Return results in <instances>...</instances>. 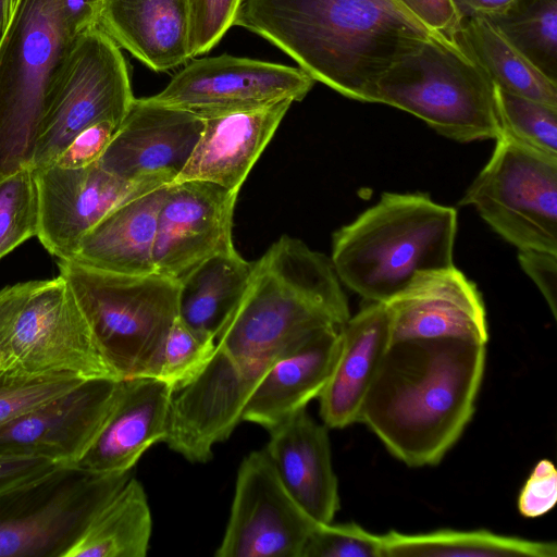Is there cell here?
<instances>
[{"mask_svg": "<svg viewBox=\"0 0 557 557\" xmlns=\"http://www.w3.org/2000/svg\"><path fill=\"white\" fill-rule=\"evenodd\" d=\"M0 369L27 377L121 381L60 274L36 281L3 342Z\"/></svg>", "mask_w": 557, "mask_h": 557, "instance_id": "9", "label": "cell"}, {"mask_svg": "<svg viewBox=\"0 0 557 557\" xmlns=\"http://www.w3.org/2000/svg\"><path fill=\"white\" fill-rule=\"evenodd\" d=\"M557 502V470L548 459H541L528 476L518 497V510L525 518L550 511Z\"/></svg>", "mask_w": 557, "mask_h": 557, "instance_id": "38", "label": "cell"}, {"mask_svg": "<svg viewBox=\"0 0 557 557\" xmlns=\"http://www.w3.org/2000/svg\"><path fill=\"white\" fill-rule=\"evenodd\" d=\"M429 29L453 37L461 27L463 18L451 0H396Z\"/></svg>", "mask_w": 557, "mask_h": 557, "instance_id": "40", "label": "cell"}, {"mask_svg": "<svg viewBox=\"0 0 557 557\" xmlns=\"http://www.w3.org/2000/svg\"><path fill=\"white\" fill-rule=\"evenodd\" d=\"M374 103L409 112L459 143L500 136L493 83L455 39L440 33L381 76Z\"/></svg>", "mask_w": 557, "mask_h": 557, "instance_id": "7", "label": "cell"}, {"mask_svg": "<svg viewBox=\"0 0 557 557\" xmlns=\"http://www.w3.org/2000/svg\"><path fill=\"white\" fill-rule=\"evenodd\" d=\"M102 2L103 0H59L63 21L75 37L97 25Z\"/></svg>", "mask_w": 557, "mask_h": 557, "instance_id": "43", "label": "cell"}, {"mask_svg": "<svg viewBox=\"0 0 557 557\" xmlns=\"http://www.w3.org/2000/svg\"><path fill=\"white\" fill-rule=\"evenodd\" d=\"M485 361L486 344L475 341H392L359 422L407 466H434L473 417Z\"/></svg>", "mask_w": 557, "mask_h": 557, "instance_id": "2", "label": "cell"}, {"mask_svg": "<svg viewBox=\"0 0 557 557\" xmlns=\"http://www.w3.org/2000/svg\"><path fill=\"white\" fill-rule=\"evenodd\" d=\"M238 191L198 180L168 185L152 249L154 272L181 281L203 261L232 252Z\"/></svg>", "mask_w": 557, "mask_h": 557, "instance_id": "14", "label": "cell"}, {"mask_svg": "<svg viewBox=\"0 0 557 557\" xmlns=\"http://www.w3.org/2000/svg\"><path fill=\"white\" fill-rule=\"evenodd\" d=\"M135 97L121 48L98 26L81 33L57 85L32 161H57L84 129L103 121L120 126Z\"/></svg>", "mask_w": 557, "mask_h": 557, "instance_id": "11", "label": "cell"}, {"mask_svg": "<svg viewBox=\"0 0 557 557\" xmlns=\"http://www.w3.org/2000/svg\"><path fill=\"white\" fill-rule=\"evenodd\" d=\"M242 0H186L189 16V58L209 52L234 26Z\"/></svg>", "mask_w": 557, "mask_h": 557, "instance_id": "37", "label": "cell"}, {"mask_svg": "<svg viewBox=\"0 0 557 557\" xmlns=\"http://www.w3.org/2000/svg\"><path fill=\"white\" fill-rule=\"evenodd\" d=\"M392 342L386 302H368L339 329V349L330 379L319 395L327 428L359 422L361 408Z\"/></svg>", "mask_w": 557, "mask_h": 557, "instance_id": "24", "label": "cell"}, {"mask_svg": "<svg viewBox=\"0 0 557 557\" xmlns=\"http://www.w3.org/2000/svg\"><path fill=\"white\" fill-rule=\"evenodd\" d=\"M301 557H384L382 536L354 522L317 524Z\"/></svg>", "mask_w": 557, "mask_h": 557, "instance_id": "36", "label": "cell"}, {"mask_svg": "<svg viewBox=\"0 0 557 557\" xmlns=\"http://www.w3.org/2000/svg\"><path fill=\"white\" fill-rule=\"evenodd\" d=\"M165 188L151 190L112 210L83 238L72 260L121 274L154 272L152 249Z\"/></svg>", "mask_w": 557, "mask_h": 557, "instance_id": "26", "label": "cell"}, {"mask_svg": "<svg viewBox=\"0 0 557 557\" xmlns=\"http://www.w3.org/2000/svg\"><path fill=\"white\" fill-rule=\"evenodd\" d=\"M522 270L532 278L557 318V255L541 250H519Z\"/></svg>", "mask_w": 557, "mask_h": 557, "instance_id": "41", "label": "cell"}, {"mask_svg": "<svg viewBox=\"0 0 557 557\" xmlns=\"http://www.w3.org/2000/svg\"><path fill=\"white\" fill-rule=\"evenodd\" d=\"M386 304L392 341L462 338L487 344L481 294L455 267L418 276Z\"/></svg>", "mask_w": 557, "mask_h": 557, "instance_id": "19", "label": "cell"}, {"mask_svg": "<svg viewBox=\"0 0 557 557\" xmlns=\"http://www.w3.org/2000/svg\"><path fill=\"white\" fill-rule=\"evenodd\" d=\"M258 379L216 346L207 367L173 393L163 442L190 462H208L243 420Z\"/></svg>", "mask_w": 557, "mask_h": 557, "instance_id": "17", "label": "cell"}, {"mask_svg": "<svg viewBox=\"0 0 557 557\" xmlns=\"http://www.w3.org/2000/svg\"><path fill=\"white\" fill-rule=\"evenodd\" d=\"M117 127L110 121L87 127L70 143L54 163L65 168H82L97 162Z\"/></svg>", "mask_w": 557, "mask_h": 557, "instance_id": "39", "label": "cell"}, {"mask_svg": "<svg viewBox=\"0 0 557 557\" xmlns=\"http://www.w3.org/2000/svg\"><path fill=\"white\" fill-rule=\"evenodd\" d=\"M215 350L213 337L195 331L177 317L166 336L156 379L175 392L207 367Z\"/></svg>", "mask_w": 557, "mask_h": 557, "instance_id": "34", "label": "cell"}, {"mask_svg": "<svg viewBox=\"0 0 557 557\" xmlns=\"http://www.w3.org/2000/svg\"><path fill=\"white\" fill-rule=\"evenodd\" d=\"M494 102L500 135L557 157V108L495 85Z\"/></svg>", "mask_w": 557, "mask_h": 557, "instance_id": "32", "label": "cell"}, {"mask_svg": "<svg viewBox=\"0 0 557 557\" xmlns=\"http://www.w3.org/2000/svg\"><path fill=\"white\" fill-rule=\"evenodd\" d=\"M459 205L519 250L557 255V157L500 135Z\"/></svg>", "mask_w": 557, "mask_h": 557, "instance_id": "10", "label": "cell"}, {"mask_svg": "<svg viewBox=\"0 0 557 557\" xmlns=\"http://www.w3.org/2000/svg\"><path fill=\"white\" fill-rule=\"evenodd\" d=\"M35 283L28 281L0 289V354L10 327Z\"/></svg>", "mask_w": 557, "mask_h": 557, "instance_id": "44", "label": "cell"}, {"mask_svg": "<svg viewBox=\"0 0 557 557\" xmlns=\"http://www.w3.org/2000/svg\"><path fill=\"white\" fill-rule=\"evenodd\" d=\"M18 0H0V36L7 29Z\"/></svg>", "mask_w": 557, "mask_h": 557, "instance_id": "46", "label": "cell"}, {"mask_svg": "<svg viewBox=\"0 0 557 557\" xmlns=\"http://www.w3.org/2000/svg\"><path fill=\"white\" fill-rule=\"evenodd\" d=\"M152 518L145 490L129 478L95 515L64 557H144Z\"/></svg>", "mask_w": 557, "mask_h": 557, "instance_id": "28", "label": "cell"}, {"mask_svg": "<svg viewBox=\"0 0 557 557\" xmlns=\"http://www.w3.org/2000/svg\"><path fill=\"white\" fill-rule=\"evenodd\" d=\"M455 208L428 195L384 193L333 234L331 262L368 302H387L418 276L454 267Z\"/></svg>", "mask_w": 557, "mask_h": 557, "instance_id": "4", "label": "cell"}, {"mask_svg": "<svg viewBox=\"0 0 557 557\" xmlns=\"http://www.w3.org/2000/svg\"><path fill=\"white\" fill-rule=\"evenodd\" d=\"M97 25L154 72L190 59L186 0H103Z\"/></svg>", "mask_w": 557, "mask_h": 557, "instance_id": "25", "label": "cell"}, {"mask_svg": "<svg viewBox=\"0 0 557 557\" xmlns=\"http://www.w3.org/2000/svg\"><path fill=\"white\" fill-rule=\"evenodd\" d=\"M331 259L287 235L253 262L248 286L216 337L245 371L260 376L278 355L350 317Z\"/></svg>", "mask_w": 557, "mask_h": 557, "instance_id": "3", "label": "cell"}, {"mask_svg": "<svg viewBox=\"0 0 557 557\" xmlns=\"http://www.w3.org/2000/svg\"><path fill=\"white\" fill-rule=\"evenodd\" d=\"M121 381H84L0 425V456H40L74 466L109 417Z\"/></svg>", "mask_w": 557, "mask_h": 557, "instance_id": "18", "label": "cell"}, {"mask_svg": "<svg viewBox=\"0 0 557 557\" xmlns=\"http://www.w3.org/2000/svg\"><path fill=\"white\" fill-rule=\"evenodd\" d=\"M34 171L39 198L37 238L58 260L73 259L83 238L112 210L154 190L121 180L97 162L82 168L53 163Z\"/></svg>", "mask_w": 557, "mask_h": 557, "instance_id": "16", "label": "cell"}, {"mask_svg": "<svg viewBox=\"0 0 557 557\" xmlns=\"http://www.w3.org/2000/svg\"><path fill=\"white\" fill-rule=\"evenodd\" d=\"M202 128L203 119L194 112L135 98L97 163L129 183L168 186L184 170Z\"/></svg>", "mask_w": 557, "mask_h": 557, "instance_id": "15", "label": "cell"}, {"mask_svg": "<svg viewBox=\"0 0 557 557\" xmlns=\"http://www.w3.org/2000/svg\"><path fill=\"white\" fill-rule=\"evenodd\" d=\"M384 557H556L555 542L502 535L487 530H436L381 535Z\"/></svg>", "mask_w": 557, "mask_h": 557, "instance_id": "30", "label": "cell"}, {"mask_svg": "<svg viewBox=\"0 0 557 557\" xmlns=\"http://www.w3.org/2000/svg\"><path fill=\"white\" fill-rule=\"evenodd\" d=\"M252 269L253 262L236 250L203 261L180 281L178 318L216 341L237 308Z\"/></svg>", "mask_w": 557, "mask_h": 557, "instance_id": "27", "label": "cell"}, {"mask_svg": "<svg viewBox=\"0 0 557 557\" xmlns=\"http://www.w3.org/2000/svg\"><path fill=\"white\" fill-rule=\"evenodd\" d=\"M39 198L35 171L21 169L0 180V260L36 236Z\"/></svg>", "mask_w": 557, "mask_h": 557, "instance_id": "33", "label": "cell"}, {"mask_svg": "<svg viewBox=\"0 0 557 557\" xmlns=\"http://www.w3.org/2000/svg\"><path fill=\"white\" fill-rule=\"evenodd\" d=\"M315 523L293 499L264 450L237 471L230 518L216 557H301Z\"/></svg>", "mask_w": 557, "mask_h": 557, "instance_id": "12", "label": "cell"}, {"mask_svg": "<svg viewBox=\"0 0 557 557\" xmlns=\"http://www.w3.org/2000/svg\"><path fill=\"white\" fill-rule=\"evenodd\" d=\"M269 432L264 451L289 495L315 523L333 522L339 493L327 426L302 409Z\"/></svg>", "mask_w": 557, "mask_h": 557, "instance_id": "23", "label": "cell"}, {"mask_svg": "<svg viewBox=\"0 0 557 557\" xmlns=\"http://www.w3.org/2000/svg\"><path fill=\"white\" fill-rule=\"evenodd\" d=\"M484 17L543 74L557 82V0H513Z\"/></svg>", "mask_w": 557, "mask_h": 557, "instance_id": "31", "label": "cell"}, {"mask_svg": "<svg viewBox=\"0 0 557 557\" xmlns=\"http://www.w3.org/2000/svg\"><path fill=\"white\" fill-rule=\"evenodd\" d=\"M120 380L154 377L178 317L180 282L159 273L121 274L58 260Z\"/></svg>", "mask_w": 557, "mask_h": 557, "instance_id": "6", "label": "cell"}, {"mask_svg": "<svg viewBox=\"0 0 557 557\" xmlns=\"http://www.w3.org/2000/svg\"><path fill=\"white\" fill-rule=\"evenodd\" d=\"M513 0H451L460 16L466 20L490 15L506 8Z\"/></svg>", "mask_w": 557, "mask_h": 557, "instance_id": "45", "label": "cell"}, {"mask_svg": "<svg viewBox=\"0 0 557 557\" xmlns=\"http://www.w3.org/2000/svg\"><path fill=\"white\" fill-rule=\"evenodd\" d=\"M82 382L69 376H18L0 369V425L73 389Z\"/></svg>", "mask_w": 557, "mask_h": 557, "instance_id": "35", "label": "cell"}, {"mask_svg": "<svg viewBox=\"0 0 557 557\" xmlns=\"http://www.w3.org/2000/svg\"><path fill=\"white\" fill-rule=\"evenodd\" d=\"M339 329L321 327L273 359L253 386L242 419L270 431L318 398L336 361Z\"/></svg>", "mask_w": 557, "mask_h": 557, "instance_id": "22", "label": "cell"}, {"mask_svg": "<svg viewBox=\"0 0 557 557\" xmlns=\"http://www.w3.org/2000/svg\"><path fill=\"white\" fill-rule=\"evenodd\" d=\"M451 38L480 65L493 85L557 108V82L543 74L486 17L463 20Z\"/></svg>", "mask_w": 557, "mask_h": 557, "instance_id": "29", "label": "cell"}, {"mask_svg": "<svg viewBox=\"0 0 557 557\" xmlns=\"http://www.w3.org/2000/svg\"><path fill=\"white\" fill-rule=\"evenodd\" d=\"M131 478L62 465L0 495V557H64Z\"/></svg>", "mask_w": 557, "mask_h": 557, "instance_id": "8", "label": "cell"}, {"mask_svg": "<svg viewBox=\"0 0 557 557\" xmlns=\"http://www.w3.org/2000/svg\"><path fill=\"white\" fill-rule=\"evenodd\" d=\"M62 463L40 456H0V495L45 476Z\"/></svg>", "mask_w": 557, "mask_h": 557, "instance_id": "42", "label": "cell"}, {"mask_svg": "<svg viewBox=\"0 0 557 557\" xmlns=\"http://www.w3.org/2000/svg\"><path fill=\"white\" fill-rule=\"evenodd\" d=\"M294 101L201 116L203 128L176 182L206 181L238 191Z\"/></svg>", "mask_w": 557, "mask_h": 557, "instance_id": "20", "label": "cell"}, {"mask_svg": "<svg viewBox=\"0 0 557 557\" xmlns=\"http://www.w3.org/2000/svg\"><path fill=\"white\" fill-rule=\"evenodd\" d=\"M234 25L362 102H374L381 76L435 34L396 0H242Z\"/></svg>", "mask_w": 557, "mask_h": 557, "instance_id": "1", "label": "cell"}, {"mask_svg": "<svg viewBox=\"0 0 557 557\" xmlns=\"http://www.w3.org/2000/svg\"><path fill=\"white\" fill-rule=\"evenodd\" d=\"M315 81L300 67L222 54L191 61L151 98L200 116L302 100Z\"/></svg>", "mask_w": 557, "mask_h": 557, "instance_id": "13", "label": "cell"}, {"mask_svg": "<svg viewBox=\"0 0 557 557\" xmlns=\"http://www.w3.org/2000/svg\"><path fill=\"white\" fill-rule=\"evenodd\" d=\"M173 389L154 377L121 380L113 408L74 467L92 473H124L166 434Z\"/></svg>", "mask_w": 557, "mask_h": 557, "instance_id": "21", "label": "cell"}, {"mask_svg": "<svg viewBox=\"0 0 557 557\" xmlns=\"http://www.w3.org/2000/svg\"><path fill=\"white\" fill-rule=\"evenodd\" d=\"M76 38L59 0H18L0 36V180L32 165Z\"/></svg>", "mask_w": 557, "mask_h": 557, "instance_id": "5", "label": "cell"}]
</instances>
